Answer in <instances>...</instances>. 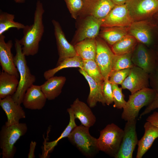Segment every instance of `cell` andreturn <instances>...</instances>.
Masks as SVG:
<instances>
[{
    "label": "cell",
    "instance_id": "obj_1",
    "mask_svg": "<svg viewBox=\"0 0 158 158\" xmlns=\"http://www.w3.org/2000/svg\"><path fill=\"white\" fill-rule=\"evenodd\" d=\"M44 10L42 3L38 0L36 4L33 24L25 25L23 29V36L19 42L23 53L25 56H34L38 52L39 44L44 32L43 16Z\"/></svg>",
    "mask_w": 158,
    "mask_h": 158
},
{
    "label": "cell",
    "instance_id": "obj_2",
    "mask_svg": "<svg viewBox=\"0 0 158 158\" xmlns=\"http://www.w3.org/2000/svg\"><path fill=\"white\" fill-rule=\"evenodd\" d=\"M16 54L14 61L20 75V79L17 90L12 96L13 99L20 105L23 103L24 95L27 90L33 85L36 80L35 76L32 75L27 65L25 56L22 51V46L19 40H15Z\"/></svg>",
    "mask_w": 158,
    "mask_h": 158
},
{
    "label": "cell",
    "instance_id": "obj_3",
    "mask_svg": "<svg viewBox=\"0 0 158 158\" xmlns=\"http://www.w3.org/2000/svg\"><path fill=\"white\" fill-rule=\"evenodd\" d=\"M89 128L81 124L77 126L67 138L83 155L91 158L94 157L99 151L97 145V138L90 135Z\"/></svg>",
    "mask_w": 158,
    "mask_h": 158
},
{
    "label": "cell",
    "instance_id": "obj_4",
    "mask_svg": "<svg viewBox=\"0 0 158 158\" xmlns=\"http://www.w3.org/2000/svg\"><path fill=\"white\" fill-rule=\"evenodd\" d=\"M156 93L152 88L140 90L129 95L121 114V118L125 121L136 119L140 110L147 106L154 99Z\"/></svg>",
    "mask_w": 158,
    "mask_h": 158
},
{
    "label": "cell",
    "instance_id": "obj_5",
    "mask_svg": "<svg viewBox=\"0 0 158 158\" xmlns=\"http://www.w3.org/2000/svg\"><path fill=\"white\" fill-rule=\"evenodd\" d=\"M123 134V130L116 124L107 125L100 131L97 138L99 151L114 158L119 150Z\"/></svg>",
    "mask_w": 158,
    "mask_h": 158
},
{
    "label": "cell",
    "instance_id": "obj_6",
    "mask_svg": "<svg viewBox=\"0 0 158 158\" xmlns=\"http://www.w3.org/2000/svg\"><path fill=\"white\" fill-rule=\"evenodd\" d=\"M28 130L25 123L7 126H3L0 133V147L2 158H13L16 151L15 144Z\"/></svg>",
    "mask_w": 158,
    "mask_h": 158
},
{
    "label": "cell",
    "instance_id": "obj_7",
    "mask_svg": "<svg viewBox=\"0 0 158 158\" xmlns=\"http://www.w3.org/2000/svg\"><path fill=\"white\" fill-rule=\"evenodd\" d=\"M125 4L134 21L147 20L158 12V0H129Z\"/></svg>",
    "mask_w": 158,
    "mask_h": 158
},
{
    "label": "cell",
    "instance_id": "obj_8",
    "mask_svg": "<svg viewBox=\"0 0 158 158\" xmlns=\"http://www.w3.org/2000/svg\"><path fill=\"white\" fill-rule=\"evenodd\" d=\"M95 40L96 52L95 61L104 79L109 78L112 71L115 54L105 41L97 37Z\"/></svg>",
    "mask_w": 158,
    "mask_h": 158
},
{
    "label": "cell",
    "instance_id": "obj_9",
    "mask_svg": "<svg viewBox=\"0 0 158 158\" xmlns=\"http://www.w3.org/2000/svg\"><path fill=\"white\" fill-rule=\"evenodd\" d=\"M136 119L127 121L122 140L115 158H132L138 140L136 131Z\"/></svg>",
    "mask_w": 158,
    "mask_h": 158
},
{
    "label": "cell",
    "instance_id": "obj_10",
    "mask_svg": "<svg viewBox=\"0 0 158 158\" xmlns=\"http://www.w3.org/2000/svg\"><path fill=\"white\" fill-rule=\"evenodd\" d=\"M145 46L138 42L132 52L131 60L134 65L150 74L154 70L157 63L154 51L149 50Z\"/></svg>",
    "mask_w": 158,
    "mask_h": 158
},
{
    "label": "cell",
    "instance_id": "obj_11",
    "mask_svg": "<svg viewBox=\"0 0 158 158\" xmlns=\"http://www.w3.org/2000/svg\"><path fill=\"white\" fill-rule=\"evenodd\" d=\"M122 89L128 90L131 94L148 87L149 74L141 68L134 66L130 68L129 73L121 85Z\"/></svg>",
    "mask_w": 158,
    "mask_h": 158
},
{
    "label": "cell",
    "instance_id": "obj_12",
    "mask_svg": "<svg viewBox=\"0 0 158 158\" xmlns=\"http://www.w3.org/2000/svg\"><path fill=\"white\" fill-rule=\"evenodd\" d=\"M126 4L116 5L102 19L101 27H128L133 22Z\"/></svg>",
    "mask_w": 158,
    "mask_h": 158
},
{
    "label": "cell",
    "instance_id": "obj_13",
    "mask_svg": "<svg viewBox=\"0 0 158 158\" xmlns=\"http://www.w3.org/2000/svg\"><path fill=\"white\" fill-rule=\"evenodd\" d=\"M5 36L0 35V63L2 71L15 75L18 79L19 75L14 61V56L11 51L13 44L12 41L7 42Z\"/></svg>",
    "mask_w": 158,
    "mask_h": 158
},
{
    "label": "cell",
    "instance_id": "obj_14",
    "mask_svg": "<svg viewBox=\"0 0 158 158\" xmlns=\"http://www.w3.org/2000/svg\"><path fill=\"white\" fill-rule=\"evenodd\" d=\"M83 8L80 13L98 19L105 17L116 5L111 0H83Z\"/></svg>",
    "mask_w": 158,
    "mask_h": 158
},
{
    "label": "cell",
    "instance_id": "obj_15",
    "mask_svg": "<svg viewBox=\"0 0 158 158\" xmlns=\"http://www.w3.org/2000/svg\"><path fill=\"white\" fill-rule=\"evenodd\" d=\"M54 34L56 39L59 58L56 66L66 58L73 57L77 55L74 46L67 40L59 23L53 20Z\"/></svg>",
    "mask_w": 158,
    "mask_h": 158
},
{
    "label": "cell",
    "instance_id": "obj_16",
    "mask_svg": "<svg viewBox=\"0 0 158 158\" xmlns=\"http://www.w3.org/2000/svg\"><path fill=\"white\" fill-rule=\"evenodd\" d=\"M147 20L133 21L128 27V34L147 46L153 44L152 27Z\"/></svg>",
    "mask_w": 158,
    "mask_h": 158
},
{
    "label": "cell",
    "instance_id": "obj_17",
    "mask_svg": "<svg viewBox=\"0 0 158 158\" xmlns=\"http://www.w3.org/2000/svg\"><path fill=\"white\" fill-rule=\"evenodd\" d=\"M102 19L87 16L79 28L74 38V45L85 39L95 38L99 32Z\"/></svg>",
    "mask_w": 158,
    "mask_h": 158
},
{
    "label": "cell",
    "instance_id": "obj_18",
    "mask_svg": "<svg viewBox=\"0 0 158 158\" xmlns=\"http://www.w3.org/2000/svg\"><path fill=\"white\" fill-rule=\"evenodd\" d=\"M0 105L7 117V121L5 124L6 126L19 123L20 119L26 117L25 113L20 105L15 102L11 95L0 99Z\"/></svg>",
    "mask_w": 158,
    "mask_h": 158
},
{
    "label": "cell",
    "instance_id": "obj_19",
    "mask_svg": "<svg viewBox=\"0 0 158 158\" xmlns=\"http://www.w3.org/2000/svg\"><path fill=\"white\" fill-rule=\"evenodd\" d=\"M79 72L87 81L90 88L87 102L90 108H94L98 102L105 105L106 101L103 92V82L97 81L89 75L83 69L79 68Z\"/></svg>",
    "mask_w": 158,
    "mask_h": 158
},
{
    "label": "cell",
    "instance_id": "obj_20",
    "mask_svg": "<svg viewBox=\"0 0 158 158\" xmlns=\"http://www.w3.org/2000/svg\"><path fill=\"white\" fill-rule=\"evenodd\" d=\"M90 108L78 98L75 99L70 107L75 118L78 119L81 125L89 128L93 126L96 121V117Z\"/></svg>",
    "mask_w": 158,
    "mask_h": 158
},
{
    "label": "cell",
    "instance_id": "obj_21",
    "mask_svg": "<svg viewBox=\"0 0 158 158\" xmlns=\"http://www.w3.org/2000/svg\"><path fill=\"white\" fill-rule=\"evenodd\" d=\"M47 99L40 86L33 85L27 90L22 103L25 108L40 110L44 106Z\"/></svg>",
    "mask_w": 158,
    "mask_h": 158
},
{
    "label": "cell",
    "instance_id": "obj_22",
    "mask_svg": "<svg viewBox=\"0 0 158 158\" xmlns=\"http://www.w3.org/2000/svg\"><path fill=\"white\" fill-rule=\"evenodd\" d=\"M144 134L138 141L136 158H141L158 138V128L147 121L144 126Z\"/></svg>",
    "mask_w": 158,
    "mask_h": 158
},
{
    "label": "cell",
    "instance_id": "obj_23",
    "mask_svg": "<svg viewBox=\"0 0 158 158\" xmlns=\"http://www.w3.org/2000/svg\"><path fill=\"white\" fill-rule=\"evenodd\" d=\"M41 85V89L47 99L54 100L61 93L66 80L63 76H53Z\"/></svg>",
    "mask_w": 158,
    "mask_h": 158
},
{
    "label": "cell",
    "instance_id": "obj_24",
    "mask_svg": "<svg viewBox=\"0 0 158 158\" xmlns=\"http://www.w3.org/2000/svg\"><path fill=\"white\" fill-rule=\"evenodd\" d=\"M15 75L2 71L0 74V99L12 96L16 91L19 81Z\"/></svg>",
    "mask_w": 158,
    "mask_h": 158
},
{
    "label": "cell",
    "instance_id": "obj_25",
    "mask_svg": "<svg viewBox=\"0 0 158 158\" xmlns=\"http://www.w3.org/2000/svg\"><path fill=\"white\" fill-rule=\"evenodd\" d=\"M74 46L77 55L83 60H95L96 52L95 38L85 39L76 43Z\"/></svg>",
    "mask_w": 158,
    "mask_h": 158
},
{
    "label": "cell",
    "instance_id": "obj_26",
    "mask_svg": "<svg viewBox=\"0 0 158 158\" xmlns=\"http://www.w3.org/2000/svg\"><path fill=\"white\" fill-rule=\"evenodd\" d=\"M67 111L70 118L68 124L60 136L56 139L50 142L45 141L43 150L42 155L43 157H48V154L53 151L59 142L63 138H67L73 129L77 126L75 122V118L71 109L70 108L67 109Z\"/></svg>",
    "mask_w": 158,
    "mask_h": 158
},
{
    "label": "cell",
    "instance_id": "obj_27",
    "mask_svg": "<svg viewBox=\"0 0 158 158\" xmlns=\"http://www.w3.org/2000/svg\"><path fill=\"white\" fill-rule=\"evenodd\" d=\"M128 27L104 28L99 35L107 43L112 46L128 34Z\"/></svg>",
    "mask_w": 158,
    "mask_h": 158
},
{
    "label": "cell",
    "instance_id": "obj_28",
    "mask_svg": "<svg viewBox=\"0 0 158 158\" xmlns=\"http://www.w3.org/2000/svg\"><path fill=\"white\" fill-rule=\"evenodd\" d=\"M138 43L133 36L128 34L112 46L111 50L116 55L133 52Z\"/></svg>",
    "mask_w": 158,
    "mask_h": 158
},
{
    "label": "cell",
    "instance_id": "obj_29",
    "mask_svg": "<svg viewBox=\"0 0 158 158\" xmlns=\"http://www.w3.org/2000/svg\"><path fill=\"white\" fill-rule=\"evenodd\" d=\"M79 68L83 69V59L78 55L66 58L59 65L53 69L45 71L44 73V77L46 80L54 76L59 71L64 68Z\"/></svg>",
    "mask_w": 158,
    "mask_h": 158
},
{
    "label": "cell",
    "instance_id": "obj_30",
    "mask_svg": "<svg viewBox=\"0 0 158 158\" xmlns=\"http://www.w3.org/2000/svg\"><path fill=\"white\" fill-rule=\"evenodd\" d=\"M150 85L155 91L156 96L153 101L147 106L144 110L140 115L141 118L152 111L158 108V65L154 70L149 74Z\"/></svg>",
    "mask_w": 158,
    "mask_h": 158
},
{
    "label": "cell",
    "instance_id": "obj_31",
    "mask_svg": "<svg viewBox=\"0 0 158 158\" xmlns=\"http://www.w3.org/2000/svg\"><path fill=\"white\" fill-rule=\"evenodd\" d=\"M14 15L1 11L0 13V35L10 28H16L18 30L23 29L25 26L23 24L14 21Z\"/></svg>",
    "mask_w": 158,
    "mask_h": 158
},
{
    "label": "cell",
    "instance_id": "obj_32",
    "mask_svg": "<svg viewBox=\"0 0 158 158\" xmlns=\"http://www.w3.org/2000/svg\"><path fill=\"white\" fill-rule=\"evenodd\" d=\"M82 69L95 80L101 82L104 81V79L95 60H83Z\"/></svg>",
    "mask_w": 158,
    "mask_h": 158
},
{
    "label": "cell",
    "instance_id": "obj_33",
    "mask_svg": "<svg viewBox=\"0 0 158 158\" xmlns=\"http://www.w3.org/2000/svg\"><path fill=\"white\" fill-rule=\"evenodd\" d=\"M132 52L120 55H115L112 71L130 68L134 65L131 60Z\"/></svg>",
    "mask_w": 158,
    "mask_h": 158
},
{
    "label": "cell",
    "instance_id": "obj_34",
    "mask_svg": "<svg viewBox=\"0 0 158 158\" xmlns=\"http://www.w3.org/2000/svg\"><path fill=\"white\" fill-rule=\"evenodd\" d=\"M118 85L112 84L113 97L114 104L113 107L118 109H123L126 101L124 99V95L122 92V88Z\"/></svg>",
    "mask_w": 158,
    "mask_h": 158
},
{
    "label": "cell",
    "instance_id": "obj_35",
    "mask_svg": "<svg viewBox=\"0 0 158 158\" xmlns=\"http://www.w3.org/2000/svg\"><path fill=\"white\" fill-rule=\"evenodd\" d=\"M130 68L112 71L110 73L109 79L111 84L121 85L128 75Z\"/></svg>",
    "mask_w": 158,
    "mask_h": 158
},
{
    "label": "cell",
    "instance_id": "obj_36",
    "mask_svg": "<svg viewBox=\"0 0 158 158\" xmlns=\"http://www.w3.org/2000/svg\"><path fill=\"white\" fill-rule=\"evenodd\" d=\"M67 6L71 15L74 19L82 9L84 4L83 0H64Z\"/></svg>",
    "mask_w": 158,
    "mask_h": 158
},
{
    "label": "cell",
    "instance_id": "obj_37",
    "mask_svg": "<svg viewBox=\"0 0 158 158\" xmlns=\"http://www.w3.org/2000/svg\"><path fill=\"white\" fill-rule=\"evenodd\" d=\"M103 92L106 101V104L108 105L113 103L112 84L109 78L104 79L103 83Z\"/></svg>",
    "mask_w": 158,
    "mask_h": 158
},
{
    "label": "cell",
    "instance_id": "obj_38",
    "mask_svg": "<svg viewBox=\"0 0 158 158\" xmlns=\"http://www.w3.org/2000/svg\"><path fill=\"white\" fill-rule=\"evenodd\" d=\"M146 120L158 128V111L154 112L148 117Z\"/></svg>",
    "mask_w": 158,
    "mask_h": 158
},
{
    "label": "cell",
    "instance_id": "obj_39",
    "mask_svg": "<svg viewBox=\"0 0 158 158\" xmlns=\"http://www.w3.org/2000/svg\"><path fill=\"white\" fill-rule=\"evenodd\" d=\"M37 143L35 141H31L30 146L29 152L28 154V158H34L35 157V150Z\"/></svg>",
    "mask_w": 158,
    "mask_h": 158
},
{
    "label": "cell",
    "instance_id": "obj_40",
    "mask_svg": "<svg viewBox=\"0 0 158 158\" xmlns=\"http://www.w3.org/2000/svg\"><path fill=\"white\" fill-rule=\"evenodd\" d=\"M115 5H121L125 4L129 0H111Z\"/></svg>",
    "mask_w": 158,
    "mask_h": 158
},
{
    "label": "cell",
    "instance_id": "obj_41",
    "mask_svg": "<svg viewBox=\"0 0 158 158\" xmlns=\"http://www.w3.org/2000/svg\"><path fill=\"white\" fill-rule=\"evenodd\" d=\"M156 51H154L157 63L158 64V45L156 47Z\"/></svg>",
    "mask_w": 158,
    "mask_h": 158
},
{
    "label": "cell",
    "instance_id": "obj_42",
    "mask_svg": "<svg viewBox=\"0 0 158 158\" xmlns=\"http://www.w3.org/2000/svg\"><path fill=\"white\" fill-rule=\"evenodd\" d=\"M15 2L17 3H23L25 2V0H13Z\"/></svg>",
    "mask_w": 158,
    "mask_h": 158
},
{
    "label": "cell",
    "instance_id": "obj_43",
    "mask_svg": "<svg viewBox=\"0 0 158 158\" xmlns=\"http://www.w3.org/2000/svg\"><path fill=\"white\" fill-rule=\"evenodd\" d=\"M155 19H156L157 22H158V12L154 16Z\"/></svg>",
    "mask_w": 158,
    "mask_h": 158
},
{
    "label": "cell",
    "instance_id": "obj_44",
    "mask_svg": "<svg viewBox=\"0 0 158 158\" xmlns=\"http://www.w3.org/2000/svg\"></svg>",
    "mask_w": 158,
    "mask_h": 158
}]
</instances>
